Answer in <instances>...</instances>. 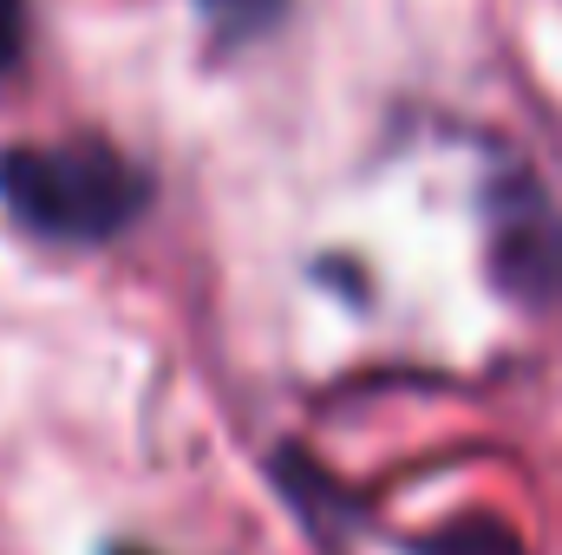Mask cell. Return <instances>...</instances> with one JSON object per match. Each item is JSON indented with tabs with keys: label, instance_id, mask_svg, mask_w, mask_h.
<instances>
[{
	"label": "cell",
	"instance_id": "6da1fadb",
	"mask_svg": "<svg viewBox=\"0 0 562 555\" xmlns=\"http://www.w3.org/2000/svg\"><path fill=\"white\" fill-rule=\"evenodd\" d=\"M0 203L40 242L99 249L150 209V170L105 138L13 144L0 150Z\"/></svg>",
	"mask_w": 562,
	"mask_h": 555
},
{
	"label": "cell",
	"instance_id": "7a4b0ae2",
	"mask_svg": "<svg viewBox=\"0 0 562 555\" xmlns=\"http://www.w3.org/2000/svg\"><path fill=\"white\" fill-rule=\"evenodd\" d=\"M413 555H524V543L497 517H464V523H445L438 536L413 543Z\"/></svg>",
	"mask_w": 562,
	"mask_h": 555
},
{
	"label": "cell",
	"instance_id": "3957f363",
	"mask_svg": "<svg viewBox=\"0 0 562 555\" xmlns=\"http://www.w3.org/2000/svg\"><path fill=\"white\" fill-rule=\"evenodd\" d=\"M196 13L223 33V39H262L288 13V0H196Z\"/></svg>",
	"mask_w": 562,
	"mask_h": 555
},
{
	"label": "cell",
	"instance_id": "277c9868",
	"mask_svg": "<svg viewBox=\"0 0 562 555\" xmlns=\"http://www.w3.org/2000/svg\"><path fill=\"white\" fill-rule=\"evenodd\" d=\"M26 59V0H0V72Z\"/></svg>",
	"mask_w": 562,
	"mask_h": 555
},
{
	"label": "cell",
	"instance_id": "5b68a950",
	"mask_svg": "<svg viewBox=\"0 0 562 555\" xmlns=\"http://www.w3.org/2000/svg\"><path fill=\"white\" fill-rule=\"evenodd\" d=\"M105 555H144V550H125V543H112V550H105Z\"/></svg>",
	"mask_w": 562,
	"mask_h": 555
}]
</instances>
